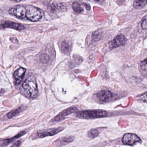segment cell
Returning a JSON list of instances; mask_svg holds the SVG:
<instances>
[{"instance_id": "obj_23", "label": "cell", "mask_w": 147, "mask_h": 147, "mask_svg": "<svg viewBox=\"0 0 147 147\" xmlns=\"http://www.w3.org/2000/svg\"><path fill=\"white\" fill-rule=\"evenodd\" d=\"M11 1H15V2H19L22 1V0H11Z\"/></svg>"}, {"instance_id": "obj_11", "label": "cell", "mask_w": 147, "mask_h": 147, "mask_svg": "<svg viewBox=\"0 0 147 147\" xmlns=\"http://www.w3.org/2000/svg\"><path fill=\"white\" fill-rule=\"evenodd\" d=\"M126 39L123 35H120L117 36L111 43V47L113 49L123 46L125 44Z\"/></svg>"}, {"instance_id": "obj_3", "label": "cell", "mask_w": 147, "mask_h": 147, "mask_svg": "<svg viewBox=\"0 0 147 147\" xmlns=\"http://www.w3.org/2000/svg\"><path fill=\"white\" fill-rule=\"evenodd\" d=\"M26 18L32 22H36L42 19V13L37 7L33 6H26Z\"/></svg>"}, {"instance_id": "obj_1", "label": "cell", "mask_w": 147, "mask_h": 147, "mask_svg": "<svg viewBox=\"0 0 147 147\" xmlns=\"http://www.w3.org/2000/svg\"><path fill=\"white\" fill-rule=\"evenodd\" d=\"M21 93L29 98H35L38 94V91L36 80L33 78L27 79L20 88Z\"/></svg>"}, {"instance_id": "obj_12", "label": "cell", "mask_w": 147, "mask_h": 147, "mask_svg": "<svg viewBox=\"0 0 147 147\" xmlns=\"http://www.w3.org/2000/svg\"><path fill=\"white\" fill-rule=\"evenodd\" d=\"M74 140V138L72 136L64 137L60 138V139L57 140L56 142L57 144H59L60 145H64V144H67L69 143L73 142Z\"/></svg>"}, {"instance_id": "obj_13", "label": "cell", "mask_w": 147, "mask_h": 147, "mask_svg": "<svg viewBox=\"0 0 147 147\" xmlns=\"http://www.w3.org/2000/svg\"><path fill=\"white\" fill-rule=\"evenodd\" d=\"M139 68L142 74L146 77L147 74V59H145L144 61L140 62L139 65Z\"/></svg>"}, {"instance_id": "obj_8", "label": "cell", "mask_w": 147, "mask_h": 147, "mask_svg": "<svg viewBox=\"0 0 147 147\" xmlns=\"http://www.w3.org/2000/svg\"><path fill=\"white\" fill-rule=\"evenodd\" d=\"M11 28L18 31H22L24 30L25 27L21 24L11 21H5L0 24V29Z\"/></svg>"}, {"instance_id": "obj_7", "label": "cell", "mask_w": 147, "mask_h": 147, "mask_svg": "<svg viewBox=\"0 0 147 147\" xmlns=\"http://www.w3.org/2000/svg\"><path fill=\"white\" fill-rule=\"evenodd\" d=\"M77 108L75 107H69L67 109H65L63 110L59 114H58L56 117H55L51 122L53 123H57V122H60L61 120H63L65 117L71 113H74L77 111Z\"/></svg>"}, {"instance_id": "obj_17", "label": "cell", "mask_w": 147, "mask_h": 147, "mask_svg": "<svg viewBox=\"0 0 147 147\" xmlns=\"http://www.w3.org/2000/svg\"><path fill=\"white\" fill-rule=\"evenodd\" d=\"M23 110V108L22 107H20L18 109H16V110L11 111L7 114V117L9 119L12 118L13 117L17 116Z\"/></svg>"}, {"instance_id": "obj_19", "label": "cell", "mask_w": 147, "mask_h": 147, "mask_svg": "<svg viewBox=\"0 0 147 147\" xmlns=\"http://www.w3.org/2000/svg\"><path fill=\"white\" fill-rule=\"evenodd\" d=\"M99 132L98 130L97 129H92L88 131V135L89 137L93 138L98 136L99 135Z\"/></svg>"}, {"instance_id": "obj_20", "label": "cell", "mask_w": 147, "mask_h": 147, "mask_svg": "<svg viewBox=\"0 0 147 147\" xmlns=\"http://www.w3.org/2000/svg\"><path fill=\"white\" fill-rule=\"evenodd\" d=\"M40 61L44 63H47L49 62V55L47 54H42L40 57Z\"/></svg>"}, {"instance_id": "obj_2", "label": "cell", "mask_w": 147, "mask_h": 147, "mask_svg": "<svg viewBox=\"0 0 147 147\" xmlns=\"http://www.w3.org/2000/svg\"><path fill=\"white\" fill-rule=\"evenodd\" d=\"M108 115L106 111L101 110H87L79 112L76 114L77 117L84 119H92L105 117Z\"/></svg>"}, {"instance_id": "obj_9", "label": "cell", "mask_w": 147, "mask_h": 147, "mask_svg": "<svg viewBox=\"0 0 147 147\" xmlns=\"http://www.w3.org/2000/svg\"><path fill=\"white\" fill-rule=\"evenodd\" d=\"M64 129V128L62 127H59V128H53V129H49L43 131H39L37 132V135L38 137L40 138L45 137L47 136H51L58 134L62 131Z\"/></svg>"}, {"instance_id": "obj_10", "label": "cell", "mask_w": 147, "mask_h": 147, "mask_svg": "<svg viewBox=\"0 0 147 147\" xmlns=\"http://www.w3.org/2000/svg\"><path fill=\"white\" fill-rule=\"evenodd\" d=\"M26 72V69L22 67L19 68L14 72L13 76L15 80V84L16 85H18L22 81Z\"/></svg>"}, {"instance_id": "obj_24", "label": "cell", "mask_w": 147, "mask_h": 147, "mask_svg": "<svg viewBox=\"0 0 147 147\" xmlns=\"http://www.w3.org/2000/svg\"><path fill=\"white\" fill-rule=\"evenodd\" d=\"M93 1H99L100 0H93Z\"/></svg>"}, {"instance_id": "obj_21", "label": "cell", "mask_w": 147, "mask_h": 147, "mask_svg": "<svg viewBox=\"0 0 147 147\" xmlns=\"http://www.w3.org/2000/svg\"><path fill=\"white\" fill-rule=\"evenodd\" d=\"M142 26L143 29L145 30L147 29V15H145V17L143 18L142 20Z\"/></svg>"}, {"instance_id": "obj_6", "label": "cell", "mask_w": 147, "mask_h": 147, "mask_svg": "<svg viewBox=\"0 0 147 147\" xmlns=\"http://www.w3.org/2000/svg\"><path fill=\"white\" fill-rule=\"evenodd\" d=\"M122 142L125 144L132 145L136 142H141V139L136 134L133 133H126L124 135L122 138Z\"/></svg>"}, {"instance_id": "obj_14", "label": "cell", "mask_w": 147, "mask_h": 147, "mask_svg": "<svg viewBox=\"0 0 147 147\" xmlns=\"http://www.w3.org/2000/svg\"><path fill=\"white\" fill-rule=\"evenodd\" d=\"M26 132L25 131H23L19 133L18 135L15 136L14 137L12 138H10V139H5V140H3V143H2V144H3V146L7 145V144H10V143L13 142L15 139H18V138H20V137L24 136V135L26 134Z\"/></svg>"}, {"instance_id": "obj_18", "label": "cell", "mask_w": 147, "mask_h": 147, "mask_svg": "<svg viewBox=\"0 0 147 147\" xmlns=\"http://www.w3.org/2000/svg\"><path fill=\"white\" fill-rule=\"evenodd\" d=\"M61 49L63 53L65 54H67L69 51V45L66 41H63L61 44Z\"/></svg>"}, {"instance_id": "obj_16", "label": "cell", "mask_w": 147, "mask_h": 147, "mask_svg": "<svg viewBox=\"0 0 147 147\" xmlns=\"http://www.w3.org/2000/svg\"><path fill=\"white\" fill-rule=\"evenodd\" d=\"M72 6L74 11L77 13H81L84 11V8L82 6V5L78 2H74L73 3Z\"/></svg>"}, {"instance_id": "obj_15", "label": "cell", "mask_w": 147, "mask_h": 147, "mask_svg": "<svg viewBox=\"0 0 147 147\" xmlns=\"http://www.w3.org/2000/svg\"><path fill=\"white\" fill-rule=\"evenodd\" d=\"M146 0H135L133 5L136 9H139L144 7L146 5Z\"/></svg>"}, {"instance_id": "obj_5", "label": "cell", "mask_w": 147, "mask_h": 147, "mask_svg": "<svg viewBox=\"0 0 147 147\" xmlns=\"http://www.w3.org/2000/svg\"><path fill=\"white\" fill-rule=\"evenodd\" d=\"M26 7L25 6L17 5L10 9L9 13L16 18L24 19L26 18Z\"/></svg>"}, {"instance_id": "obj_4", "label": "cell", "mask_w": 147, "mask_h": 147, "mask_svg": "<svg viewBox=\"0 0 147 147\" xmlns=\"http://www.w3.org/2000/svg\"><path fill=\"white\" fill-rule=\"evenodd\" d=\"M95 97L98 101L102 103H107L112 100L113 94L111 91L102 90L95 94Z\"/></svg>"}, {"instance_id": "obj_22", "label": "cell", "mask_w": 147, "mask_h": 147, "mask_svg": "<svg viewBox=\"0 0 147 147\" xmlns=\"http://www.w3.org/2000/svg\"><path fill=\"white\" fill-rule=\"evenodd\" d=\"M20 144H21V141H18L16 142H15L14 144H13L11 146L12 147H19V146H20Z\"/></svg>"}]
</instances>
